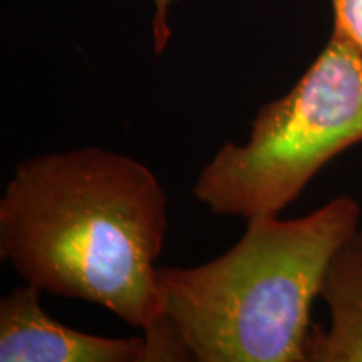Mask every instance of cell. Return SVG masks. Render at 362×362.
<instances>
[{
    "label": "cell",
    "mask_w": 362,
    "mask_h": 362,
    "mask_svg": "<svg viewBox=\"0 0 362 362\" xmlns=\"http://www.w3.org/2000/svg\"><path fill=\"white\" fill-rule=\"evenodd\" d=\"M166 232L168 194L156 175L103 148L27 158L0 200V259L25 284L101 305L143 332L161 317Z\"/></svg>",
    "instance_id": "6da1fadb"
},
{
    "label": "cell",
    "mask_w": 362,
    "mask_h": 362,
    "mask_svg": "<svg viewBox=\"0 0 362 362\" xmlns=\"http://www.w3.org/2000/svg\"><path fill=\"white\" fill-rule=\"evenodd\" d=\"M218 259L158 267L161 319L198 362H305L310 307L337 248L359 230L349 194L293 220L260 215Z\"/></svg>",
    "instance_id": "7a4b0ae2"
},
{
    "label": "cell",
    "mask_w": 362,
    "mask_h": 362,
    "mask_svg": "<svg viewBox=\"0 0 362 362\" xmlns=\"http://www.w3.org/2000/svg\"><path fill=\"white\" fill-rule=\"evenodd\" d=\"M362 143V51L339 30L282 98L264 104L245 144L225 143L193 197L216 215H279L312 178Z\"/></svg>",
    "instance_id": "3957f363"
},
{
    "label": "cell",
    "mask_w": 362,
    "mask_h": 362,
    "mask_svg": "<svg viewBox=\"0 0 362 362\" xmlns=\"http://www.w3.org/2000/svg\"><path fill=\"white\" fill-rule=\"evenodd\" d=\"M25 284L0 302V362H155L143 337H103L57 322Z\"/></svg>",
    "instance_id": "277c9868"
},
{
    "label": "cell",
    "mask_w": 362,
    "mask_h": 362,
    "mask_svg": "<svg viewBox=\"0 0 362 362\" xmlns=\"http://www.w3.org/2000/svg\"><path fill=\"white\" fill-rule=\"evenodd\" d=\"M320 297L327 304L330 324L310 329L305 362H362V230L330 259Z\"/></svg>",
    "instance_id": "5b68a950"
},
{
    "label": "cell",
    "mask_w": 362,
    "mask_h": 362,
    "mask_svg": "<svg viewBox=\"0 0 362 362\" xmlns=\"http://www.w3.org/2000/svg\"><path fill=\"white\" fill-rule=\"evenodd\" d=\"M334 27L362 51V0H332Z\"/></svg>",
    "instance_id": "8992f818"
},
{
    "label": "cell",
    "mask_w": 362,
    "mask_h": 362,
    "mask_svg": "<svg viewBox=\"0 0 362 362\" xmlns=\"http://www.w3.org/2000/svg\"><path fill=\"white\" fill-rule=\"evenodd\" d=\"M153 2H155V13H153V44H155V54L160 56L171 39L170 11L176 0H153Z\"/></svg>",
    "instance_id": "52a82bcc"
}]
</instances>
